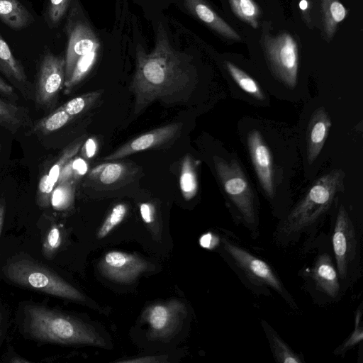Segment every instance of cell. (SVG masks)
Segmentation results:
<instances>
[{"label": "cell", "instance_id": "e0dca14e", "mask_svg": "<svg viewBox=\"0 0 363 363\" xmlns=\"http://www.w3.org/2000/svg\"><path fill=\"white\" fill-rule=\"evenodd\" d=\"M0 71L26 100L33 99V91L22 65L15 58L0 33Z\"/></svg>", "mask_w": 363, "mask_h": 363}, {"label": "cell", "instance_id": "8992f818", "mask_svg": "<svg viewBox=\"0 0 363 363\" xmlns=\"http://www.w3.org/2000/svg\"><path fill=\"white\" fill-rule=\"evenodd\" d=\"M215 169L222 188L238 217L254 234L257 233L258 215L252 188L235 160L214 157Z\"/></svg>", "mask_w": 363, "mask_h": 363}, {"label": "cell", "instance_id": "74e56055", "mask_svg": "<svg viewBox=\"0 0 363 363\" xmlns=\"http://www.w3.org/2000/svg\"><path fill=\"white\" fill-rule=\"evenodd\" d=\"M0 94L9 99L18 98L13 86L5 82L0 77Z\"/></svg>", "mask_w": 363, "mask_h": 363}, {"label": "cell", "instance_id": "3957f363", "mask_svg": "<svg viewBox=\"0 0 363 363\" xmlns=\"http://www.w3.org/2000/svg\"><path fill=\"white\" fill-rule=\"evenodd\" d=\"M344 172L333 169L319 177L277 228V237L290 241L315 225L329 210L342 187Z\"/></svg>", "mask_w": 363, "mask_h": 363}, {"label": "cell", "instance_id": "5b68a950", "mask_svg": "<svg viewBox=\"0 0 363 363\" xmlns=\"http://www.w3.org/2000/svg\"><path fill=\"white\" fill-rule=\"evenodd\" d=\"M362 233L343 205L339 206L334 224L332 245L342 290L359 274Z\"/></svg>", "mask_w": 363, "mask_h": 363}, {"label": "cell", "instance_id": "277c9868", "mask_svg": "<svg viewBox=\"0 0 363 363\" xmlns=\"http://www.w3.org/2000/svg\"><path fill=\"white\" fill-rule=\"evenodd\" d=\"M7 279L22 287L74 301H83V294L46 266L18 255L7 261L3 269Z\"/></svg>", "mask_w": 363, "mask_h": 363}, {"label": "cell", "instance_id": "d590c367", "mask_svg": "<svg viewBox=\"0 0 363 363\" xmlns=\"http://www.w3.org/2000/svg\"><path fill=\"white\" fill-rule=\"evenodd\" d=\"M70 0H49L48 17L52 24H57L67 12Z\"/></svg>", "mask_w": 363, "mask_h": 363}, {"label": "cell", "instance_id": "7402d4cb", "mask_svg": "<svg viewBox=\"0 0 363 363\" xmlns=\"http://www.w3.org/2000/svg\"><path fill=\"white\" fill-rule=\"evenodd\" d=\"M0 19L16 30L26 28L33 21L30 13L18 0H0Z\"/></svg>", "mask_w": 363, "mask_h": 363}, {"label": "cell", "instance_id": "8d00e7d4", "mask_svg": "<svg viewBox=\"0 0 363 363\" xmlns=\"http://www.w3.org/2000/svg\"><path fill=\"white\" fill-rule=\"evenodd\" d=\"M140 211L144 222L146 223H150L153 221L154 208L150 203H142L140 206Z\"/></svg>", "mask_w": 363, "mask_h": 363}, {"label": "cell", "instance_id": "603a6c76", "mask_svg": "<svg viewBox=\"0 0 363 363\" xmlns=\"http://www.w3.org/2000/svg\"><path fill=\"white\" fill-rule=\"evenodd\" d=\"M262 327L269 343L272 354L279 363H302L303 357L294 352L279 335L262 320Z\"/></svg>", "mask_w": 363, "mask_h": 363}, {"label": "cell", "instance_id": "ee69618b", "mask_svg": "<svg viewBox=\"0 0 363 363\" xmlns=\"http://www.w3.org/2000/svg\"><path fill=\"white\" fill-rule=\"evenodd\" d=\"M1 326H2V314L0 311V336L1 335L2 331H1Z\"/></svg>", "mask_w": 363, "mask_h": 363}, {"label": "cell", "instance_id": "ffe728a7", "mask_svg": "<svg viewBox=\"0 0 363 363\" xmlns=\"http://www.w3.org/2000/svg\"><path fill=\"white\" fill-rule=\"evenodd\" d=\"M319 3L321 33L329 43L340 23L347 17L348 11L340 0H319Z\"/></svg>", "mask_w": 363, "mask_h": 363}, {"label": "cell", "instance_id": "7bdbcfd3", "mask_svg": "<svg viewBox=\"0 0 363 363\" xmlns=\"http://www.w3.org/2000/svg\"><path fill=\"white\" fill-rule=\"evenodd\" d=\"M5 217V204L4 201L0 203V237L1 235Z\"/></svg>", "mask_w": 363, "mask_h": 363}, {"label": "cell", "instance_id": "4dcf8cb0", "mask_svg": "<svg viewBox=\"0 0 363 363\" xmlns=\"http://www.w3.org/2000/svg\"><path fill=\"white\" fill-rule=\"evenodd\" d=\"M102 91L89 92L72 99L62 105L66 112L73 118L87 110L101 95Z\"/></svg>", "mask_w": 363, "mask_h": 363}, {"label": "cell", "instance_id": "8fae6325", "mask_svg": "<svg viewBox=\"0 0 363 363\" xmlns=\"http://www.w3.org/2000/svg\"><path fill=\"white\" fill-rule=\"evenodd\" d=\"M104 276L120 283L133 281L147 267L139 257L119 251L107 252L99 264Z\"/></svg>", "mask_w": 363, "mask_h": 363}, {"label": "cell", "instance_id": "1f68e13d", "mask_svg": "<svg viewBox=\"0 0 363 363\" xmlns=\"http://www.w3.org/2000/svg\"><path fill=\"white\" fill-rule=\"evenodd\" d=\"M362 303L359 305L354 315V327L352 333L348 337L334 350L336 355L343 356L348 350L353 348L363 339L362 328Z\"/></svg>", "mask_w": 363, "mask_h": 363}, {"label": "cell", "instance_id": "f6af8a7d", "mask_svg": "<svg viewBox=\"0 0 363 363\" xmlns=\"http://www.w3.org/2000/svg\"><path fill=\"white\" fill-rule=\"evenodd\" d=\"M0 152H1V143H0Z\"/></svg>", "mask_w": 363, "mask_h": 363}, {"label": "cell", "instance_id": "7a4b0ae2", "mask_svg": "<svg viewBox=\"0 0 363 363\" xmlns=\"http://www.w3.org/2000/svg\"><path fill=\"white\" fill-rule=\"evenodd\" d=\"M23 329L34 340L61 345L104 347V339L77 318L38 304L23 309Z\"/></svg>", "mask_w": 363, "mask_h": 363}, {"label": "cell", "instance_id": "d4e9b609", "mask_svg": "<svg viewBox=\"0 0 363 363\" xmlns=\"http://www.w3.org/2000/svg\"><path fill=\"white\" fill-rule=\"evenodd\" d=\"M75 187L74 177L58 181L50 196V205L53 209L58 211L68 209L74 201Z\"/></svg>", "mask_w": 363, "mask_h": 363}, {"label": "cell", "instance_id": "60d3db41", "mask_svg": "<svg viewBox=\"0 0 363 363\" xmlns=\"http://www.w3.org/2000/svg\"><path fill=\"white\" fill-rule=\"evenodd\" d=\"M201 246L211 249L216 245L215 238L211 233H207L201 237L199 240Z\"/></svg>", "mask_w": 363, "mask_h": 363}, {"label": "cell", "instance_id": "30bf717a", "mask_svg": "<svg viewBox=\"0 0 363 363\" xmlns=\"http://www.w3.org/2000/svg\"><path fill=\"white\" fill-rule=\"evenodd\" d=\"M65 59L46 52L37 73L33 91L35 104L43 110L52 109L65 84Z\"/></svg>", "mask_w": 363, "mask_h": 363}, {"label": "cell", "instance_id": "52a82bcc", "mask_svg": "<svg viewBox=\"0 0 363 363\" xmlns=\"http://www.w3.org/2000/svg\"><path fill=\"white\" fill-rule=\"evenodd\" d=\"M223 250L230 264L255 289H272L290 305L296 307L293 299L273 269L264 260L254 255L230 240L223 238Z\"/></svg>", "mask_w": 363, "mask_h": 363}, {"label": "cell", "instance_id": "44dd1931", "mask_svg": "<svg viewBox=\"0 0 363 363\" xmlns=\"http://www.w3.org/2000/svg\"><path fill=\"white\" fill-rule=\"evenodd\" d=\"M33 124L29 109L0 98V126L13 134Z\"/></svg>", "mask_w": 363, "mask_h": 363}, {"label": "cell", "instance_id": "f1b7e54d", "mask_svg": "<svg viewBox=\"0 0 363 363\" xmlns=\"http://www.w3.org/2000/svg\"><path fill=\"white\" fill-rule=\"evenodd\" d=\"M99 49L88 52L77 60L69 79L64 84L65 93L70 92L91 71L96 61Z\"/></svg>", "mask_w": 363, "mask_h": 363}, {"label": "cell", "instance_id": "836d02e7", "mask_svg": "<svg viewBox=\"0 0 363 363\" xmlns=\"http://www.w3.org/2000/svg\"><path fill=\"white\" fill-rule=\"evenodd\" d=\"M127 213V206L123 203L116 205L106 218L97 233V238L106 237L116 225L122 222Z\"/></svg>", "mask_w": 363, "mask_h": 363}, {"label": "cell", "instance_id": "9a60e30c", "mask_svg": "<svg viewBox=\"0 0 363 363\" xmlns=\"http://www.w3.org/2000/svg\"><path fill=\"white\" fill-rule=\"evenodd\" d=\"M311 277L316 290L328 298L336 300L342 291L339 275L327 252L320 254L311 270Z\"/></svg>", "mask_w": 363, "mask_h": 363}, {"label": "cell", "instance_id": "b9f144b4", "mask_svg": "<svg viewBox=\"0 0 363 363\" xmlns=\"http://www.w3.org/2000/svg\"><path fill=\"white\" fill-rule=\"evenodd\" d=\"M121 362H160V360L157 359L155 357H146L145 358L130 359V360H123L121 361Z\"/></svg>", "mask_w": 363, "mask_h": 363}, {"label": "cell", "instance_id": "ac0fdd59", "mask_svg": "<svg viewBox=\"0 0 363 363\" xmlns=\"http://www.w3.org/2000/svg\"><path fill=\"white\" fill-rule=\"evenodd\" d=\"M331 120L323 107L312 114L306 133L307 158L312 163L318 157L329 134Z\"/></svg>", "mask_w": 363, "mask_h": 363}, {"label": "cell", "instance_id": "ab89813d", "mask_svg": "<svg viewBox=\"0 0 363 363\" xmlns=\"http://www.w3.org/2000/svg\"><path fill=\"white\" fill-rule=\"evenodd\" d=\"M84 155L87 157H91L95 155L96 151V144L93 138H89L84 144L83 147Z\"/></svg>", "mask_w": 363, "mask_h": 363}, {"label": "cell", "instance_id": "e575fe53", "mask_svg": "<svg viewBox=\"0 0 363 363\" xmlns=\"http://www.w3.org/2000/svg\"><path fill=\"white\" fill-rule=\"evenodd\" d=\"M316 3L317 0H300L298 2L301 17L309 29L316 26Z\"/></svg>", "mask_w": 363, "mask_h": 363}, {"label": "cell", "instance_id": "9c48e42d", "mask_svg": "<svg viewBox=\"0 0 363 363\" xmlns=\"http://www.w3.org/2000/svg\"><path fill=\"white\" fill-rule=\"evenodd\" d=\"M65 29L68 41L65 57V82L69 79L81 57L100 48V42L78 3L73 4L69 10Z\"/></svg>", "mask_w": 363, "mask_h": 363}, {"label": "cell", "instance_id": "6da1fadb", "mask_svg": "<svg viewBox=\"0 0 363 363\" xmlns=\"http://www.w3.org/2000/svg\"><path fill=\"white\" fill-rule=\"evenodd\" d=\"M196 73L190 61L170 44L162 24L157 28L154 49L146 53L136 48V67L131 88L135 97V113L153 101H167L186 91L194 82Z\"/></svg>", "mask_w": 363, "mask_h": 363}, {"label": "cell", "instance_id": "7c38bea8", "mask_svg": "<svg viewBox=\"0 0 363 363\" xmlns=\"http://www.w3.org/2000/svg\"><path fill=\"white\" fill-rule=\"evenodd\" d=\"M247 147L259 182L269 198L274 196L272 154L261 133L253 130L247 135Z\"/></svg>", "mask_w": 363, "mask_h": 363}, {"label": "cell", "instance_id": "2e32d148", "mask_svg": "<svg viewBox=\"0 0 363 363\" xmlns=\"http://www.w3.org/2000/svg\"><path fill=\"white\" fill-rule=\"evenodd\" d=\"M188 11L209 28L225 39L240 41L241 37L205 0H184Z\"/></svg>", "mask_w": 363, "mask_h": 363}, {"label": "cell", "instance_id": "484cf974", "mask_svg": "<svg viewBox=\"0 0 363 363\" xmlns=\"http://www.w3.org/2000/svg\"><path fill=\"white\" fill-rule=\"evenodd\" d=\"M232 12L242 22L257 29L262 9L255 0H228Z\"/></svg>", "mask_w": 363, "mask_h": 363}, {"label": "cell", "instance_id": "5bb4252c", "mask_svg": "<svg viewBox=\"0 0 363 363\" xmlns=\"http://www.w3.org/2000/svg\"><path fill=\"white\" fill-rule=\"evenodd\" d=\"M84 142V137H81L64 149L57 160L52 163L46 174L42 175L39 180L36 194L38 205L48 208L50 205L52 191L57 184L60 174L66 164L78 153Z\"/></svg>", "mask_w": 363, "mask_h": 363}, {"label": "cell", "instance_id": "f546056e", "mask_svg": "<svg viewBox=\"0 0 363 363\" xmlns=\"http://www.w3.org/2000/svg\"><path fill=\"white\" fill-rule=\"evenodd\" d=\"M179 185L182 193L186 200L191 199L198 189L196 174L191 157L186 156L182 163Z\"/></svg>", "mask_w": 363, "mask_h": 363}, {"label": "cell", "instance_id": "4316f807", "mask_svg": "<svg viewBox=\"0 0 363 363\" xmlns=\"http://www.w3.org/2000/svg\"><path fill=\"white\" fill-rule=\"evenodd\" d=\"M126 167L121 162H107L96 167L89 174V177L104 185L114 184L124 178Z\"/></svg>", "mask_w": 363, "mask_h": 363}, {"label": "cell", "instance_id": "83f0119b", "mask_svg": "<svg viewBox=\"0 0 363 363\" xmlns=\"http://www.w3.org/2000/svg\"><path fill=\"white\" fill-rule=\"evenodd\" d=\"M224 64L231 78L243 91L257 99H264L261 87L252 77L230 61H225Z\"/></svg>", "mask_w": 363, "mask_h": 363}, {"label": "cell", "instance_id": "cb8c5ba5", "mask_svg": "<svg viewBox=\"0 0 363 363\" xmlns=\"http://www.w3.org/2000/svg\"><path fill=\"white\" fill-rule=\"evenodd\" d=\"M72 118L66 112L62 106L52 111L48 116L33 123L27 133L30 134L48 135L56 131L70 121Z\"/></svg>", "mask_w": 363, "mask_h": 363}, {"label": "cell", "instance_id": "4fadbf2b", "mask_svg": "<svg viewBox=\"0 0 363 363\" xmlns=\"http://www.w3.org/2000/svg\"><path fill=\"white\" fill-rule=\"evenodd\" d=\"M182 123H170L145 133L125 143L104 158L105 161L122 159L136 152L166 144L178 136Z\"/></svg>", "mask_w": 363, "mask_h": 363}, {"label": "cell", "instance_id": "ba28073f", "mask_svg": "<svg viewBox=\"0 0 363 363\" xmlns=\"http://www.w3.org/2000/svg\"><path fill=\"white\" fill-rule=\"evenodd\" d=\"M260 42L267 63L273 74L286 86L294 88L297 83L299 62L296 40L286 31H281L275 35L270 34L264 22Z\"/></svg>", "mask_w": 363, "mask_h": 363}, {"label": "cell", "instance_id": "d6986e66", "mask_svg": "<svg viewBox=\"0 0 363 363\" xmlns=\"http://www.w3.org/2000/svg\"><path fill=\"white\" fill-rule=\"evenodd\" d=\"M179 307L173 303L156 304L146 310L145 318L156 335H166L172 331L178 322Z\"/></svg>", "mask_w": 363, "mask_h": 363}, {"label": "cell", "instance_id": "d6a6232c", "mask_svg": "<svg viewBox=\"0 0 363 363\" xmlns=\"http://www.w3.org/2000/svg\"><path fill=\"white\" fill-rule=\"evenodd\" d=\"M62 240V235L60 228L57 225H52L45 233L42 252L48 259H51L60 248Z\"/></svg>", "mask_w": 363, "mask_h": 363}, {"label": "cell", "instance_id": "f35d334b", "mask_svg": "<svg viewBox=\"0 0 363 363\" xmlns=\"http://www.w3.org/2000/svg\"><path fill=\"white\" fill-rule=\"evenodd\" d=\"M71 161L72 160H70L68 162V165H69V168L71 169V170H72L74 174L82 175V174H84L86 172V169H87L86 164L82 160L77 159V160H74L73 161V162H72V163H71ZM72 176H73V174H72Z\"/></svg>", "mask_w": 363, "mask_h": 363}]
</instances>
